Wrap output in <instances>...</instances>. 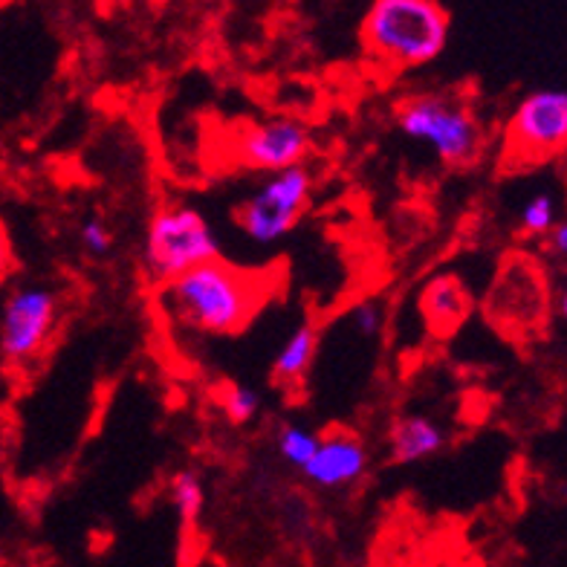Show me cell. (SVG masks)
I'll use <instances>...</instances> for the list:
<instances>
[{
    "label": "cell",
    "mask_w": 567,
    "mask_h": 567,
    "mask_svg": "<svg viewBox=\"0 0 567 567\" xmlns=\"http://www.w3.org/2000/svg\"><path fill=\"white\" fill-rule=\"evenodd\" d=\"M351 324L359 337H377L382 330V324H385V310H382L377 301H359L351 310Z\"/></svg>",
    "instance_id": "cell-19"
},
{
    "label": "cell",
    "mask_w": 567,
    "mask_h": 567,
    "mask_svg": "<svg viewBox=\"0 0 567 567\" xmlns=\"http://www.w3.org/2000/svg\"><path fill=\"white\" fill-rule=\"evenodd\" d=\"M486 319L504 337H536L550 316V278L527 252L504 258L493 290L486 292Z\"/></svg>",
    "instance_id": "cell-5"
},
{
    "label": "cell",
    "mask_w": 567,
    "mask_h": 567,
    "mask_svg": "<svg viewBox=\"0 0 567 567\" xmlns=\"http://www.w3.org/2000/svg\"><path fill=\"white\" fill-rule=\"evenodd\" d=\"M163 313L200 337H235L261 310L264 281L247 269L212 258L159 284Z\"/></svg>",
    "instance_id": "cell-1"
},
{
    "label": "cell",
    "mask_w": 567,
    "mask_h": 567,
    "mask_svg": "<svg viewBox=\"0 0 567 567\" xmlns=\"http://www.w3.org/2000/svg\"><path fill=\"white\" fill-rule=\"evenodd\" d=\"M316 443H319V434H313L310 429H305V425L287 423L281 425V432H278V455L290 463V466L301 470V466L310 461V455H313Z\"/></svg>",
    "instance_id": "cell-16"
},
{
    "label": "cell",
    "mask_w": 567,
    "mask_h": 567,
    "mask_svg": "<svg viewBox=\"0 0 567 567\" xmlns=\"http://www.w3.org/2000/svg\"><path fill=\"white\" fill-rule=\"evenodd\" d=\"M556 224H559V206H556V197L553 195L542 192V195H533L530 200L524 203L522 235L542 240Z\"/></svg>",
    "instance_id": "cell-15"
},
{
    "label": "cell",
    "mask_w": 567,
    "mask_h": 567,
    "mask_svg": "<svg viewBox=\"0 0 567 567\" xmlns=\"http://www.w3.org/2000/svg\"><path fill=\"white\" fill-rule=\"evenodd\" d=\"M368 446L351 432H333L319 437L310 461L301 466L307 481L321 489H342L353 486L368 475Z\"/></svg>",
    "instance_id": "cell-10"
},
{
    "label": "cell",
    "mask_w": 567,
    "mask_h": 567,
    "mask_svg": "<svg viewBox=\"0 0 567 567\" xmlns=\"http://www.w3.org/2000/svg\"><path fill=\"white\" fill-rule=\"evenodd\" d=\"M567 145V93L533 90L524 96L504 127L501 163L509 172L556 159Z\"/></svg>",
    "instance_id": "cell-7"
},
{
    "label": "cell",
    "mask_w": 567,
    "mask_h": 567,
    "mask_svg": "<svg viewBox=\"0 0 567 567\" xmlns=\"http://www.w3.org/2000/svg\"><path fill=\"white\" fill-rule=\"evenodd\" d=\"M79 240H82L84 252H87L90 258H105V255H111L113 244H116V235H113V229L102 220V217L90 215L87 220H82V226H79Z\"/></svg>",
    "instance_id": "cell-18"
},
{
    "label": "cell",
    "mask_w": 567,
    "mask_h": 567,
    "mask_svg": "<svg viewBox=\"0 0 567 567\" xmlns=\"http://www.w3.org/2000/svg\"><path fill=\"white\" fill-rule=\"evenodd\" d=\"M0 3H7V0H0Z\"/></svg>",
    "instance_id": "cell-22"
},
{
    "label": "cell",
    "mask_w": 567,
    "mask_h": 567,
    "mask_svg": "<svg viewBox=\"0 0 567 567\" xmlns=\"http://www.w3.org/2000/svg\"><path fill=\"white\" fill-rule=\"evenodd\" d=\"M231 159L240 168L258 174L281 172L287 165H299L313 151V134L296 116H272L240 127L229 142Z\"/></svg>",
    "instance_id": "cell-9"
},
{
    "label": "cell",
    "mask_w": 567,
    "mask_h": 567,
    "mask_svg": "<svg viewBox=\"0 0 567 567\" xmlns=\"http://www.w3.org/2000/svg\"><path fill=\"white\" fill-rule=\"evenodd\" d=\"M446 432L425 414H405L396 420L389 432V457L396 466L420 463L443 452Z\"/></svg>",
    "instance_id": "cell-12"
},
{
    "label": "cell",
    "mask_w": 567,
    "mask_h": 567,
    "mask_svg": "<svg viewBox=\"0 0 567 567\" xmlns=\"http://www.w3.org/2000/svg\"><path fill=\"white\" fill-rule=\"evenodd\" d=\"M449 30L452 21L437 0H371L359 41L380 68L420 70L446 53Z\"/></svg>",
    "instance_id": "cell-2"
},
{
    "label": "cell",
    "mask_w": 567,
    "mask_h": 567,
    "mask_svg": "<svg viewBox=\"0 0 567 567\" xmlns=\"http://www.w3.org/2000/svg\"><path fill=\"white\" fill-rule=\"evenodd\" d=\"M313 197V174L305 163L267 174L235 212V224L258 247H276L305 217Z\"/></svg>",
    "instance_id": "cell-6"
},
{
    "label": "cell",
    "mask_w": 567,
    "mask_h": 567,
    "mask_svg": "<svg viewBox=\"0 0 567 567\" xmlns=\"http://www.w3.org/2000/svg\"><path fill=\"white\" fill-rule=\"evenodd\" d=\"M16 269V252H12V238H9L7 226L0 220V284L7 281Z\"/></svg>",
    "instance_id": "cell-20"
},
{
    "label": "cell",
    "mask_w": 567,
    "mask_h": 567,
    "mask_svg": "<svg viewBox=\"0 0 567 567\" xmlns=\"http://www.w3.org/2000/svg\"><path fill=\"white\" fill-rule=\"evenodd\" d=\"M203 501H206V489H203V481L197 478L192 470L177 472L172 478V504L177 509L179 522L192 527V524L200 518Z\"/></svg>",
    "instance_id": "cell-14"
},
{
    "label": "cell",
    "mask_w": 567,
    "mask_h": 567,
    "mask_svg": "<svg viewBox=\"0 0 567 567\" xmlns=\"http://www.w3.org/2000/svg\"><path fill=\"white\" fill-rule=\"evenodd\" d=\"M316 353H319V328L316 324H299L292 330V337L281 344V351L276 353L272 382H278L284 389L305 382V377L316 362Z\"/></svg>",
    "instance_id": "cell-13"
},
{
    "label": "cell",
    "mask_w": 567,
    "mask_h": 567,
    "mask_svg": "<svg viewBox=\"0 0 567 567\" xmlns=\"http://www.w3.org/2000/svg\"><path fill=\"white\" fill-rule=\"evenodd\" d=\"M212 258H220V238L215 226L195 206L172 203L151 217L145 252H142V264L151 281H172L188 267Z\"/></svg>",
    "instance_id": "cell-4"
},
{
    "label": "cell",
    "mask_w": 567,
    "mask_h": 567,
    "mask_svg": "<svg viewBox=\"0 0 567 567\" xmlns=\"http://www.w3.org/2000/svg\"><path fill=\"white\" fill-rule=\"evenodd\" d=\"M396 131L420 142L449 168H470L486 148V131L466 96L411 93L394 105Z\"/></svg>",
    "instance_id": "cell-3"
},
{
    "label": "cell",
    "mask_w": 567,
    "mask_h": 567,
    "mask_svg": "<svg viewBox=\"0 0 567 567\" xmlns=\"http://www.w3.org/2000/svg\"><path fill=\"white\" fill-rule=\"evenodd\" d=\"M472 310H475V296H472L470 284H463V278L455 272L434 276L420 292V313H423L425 328L437 339L455 337L466 324Z\"/></svg>",
    "instance_id": "cell-11"
},
{
    "label": "cell",
    "mask_w": 567,
    "mask_h": 567,
    "mask_svg": "<svg viewBox=\"0 0 567 567\" xmlns=\"http://www.w3.org/2000/svg\"><path fill=\"white\" fill-rule=\"evenodd\" d=\"M542 240H547V249H550L553 258H565L567 255V224L565 220H559V224L553 226V229L547 231Z\"/></svg>",
    "instance_id": "cell-21"
},
{
    "label": "cell",
    "mask_w": 567,
    "mask_h": 567,
    "mask_svg": "<svg viewBox=\"0 0 567 567\" xmlns=\"http://www.w3.org/2000/svg\"><path fill=\"white\" fill-rule=\"evenodd\" d=\"M220 409L231 425H247L261 411V394L249 385H229L220 394Z\"/></svg>",
    "instance_id": "cell-17"
},
{
    "label": "cell",
    "mask_w": 567,
    "mask_h": 567,
    "mask_svg": "<svg viewBox=\"0 0 567 567\" xmlns=\"http://www.w3.org/2000/svg\"><path fill=\"white\" fill-rule=\"evenodd\" d=\"M59 292L47 284H18L0 310V359L27 371L44 357L59 328Z\"/></svg>",
    "instance_id": "cell-8"
}]
</instances>
